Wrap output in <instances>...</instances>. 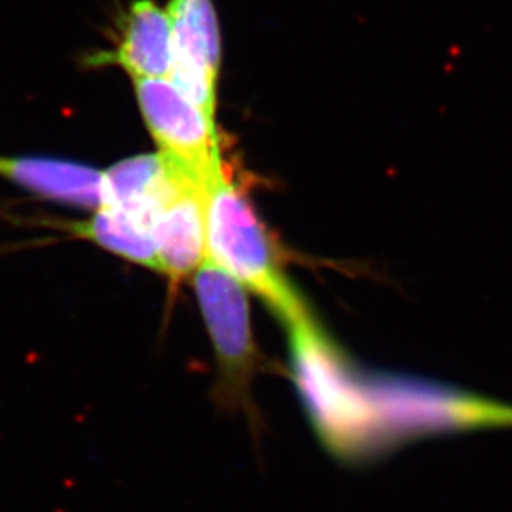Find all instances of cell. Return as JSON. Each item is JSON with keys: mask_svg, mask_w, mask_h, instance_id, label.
Wrapping results in <instances>:
<instances>
[{"mask_svg": "<svg viewBox=\"0 0 512 512\" xmlns=\"http://www.w3.org/2000/svg\"><path fill=\"white\" fill-rule=\"evenodd\" d=\"M207 248L208 258L260 296L288 330L313 321L278 265L255 210L225 170L208 187Z\"/></svg>", "mask_w": 512, "mask_h": 512, "instance_id": "1", "label": "cell"}, {"mask_svg": "<svg viewBox=\"0 0 512 512\" xmlns=\"http://www.w3.org/2000/svg\"><path fill=\"white\" fill-rule=\"evenodd\" d=\"M290 340L296 384L323 438L348 451L383 438L368 381L351 370L320 328L313 321L295 326Z\"/></svg>", "mask_w": 512, "mask_h": 512, "instance_id": "2", "label": "cell"}, {"mask_svg": "<svg viewBox=\"0 0 512 512\" xmlns=\"http://www.w3.org/2000/svg\"><path fill=\"white\" fill-rule=\"evenodd\" d=\"M133 82L138 107L160 153L208 190L225 170L215 117L193 104L167 77Z\"/></svg>", "mask_w": 512, "mask_h": 512, "instance_id": "3", "label": "cell"}, {"mask_svg": "<svg viewBox=\"0 0 512 512\" xmlns=\"http://www.w3.org/2000/svg\"><path fill=\"white\" fill-rule=\"evenodd\" d=\"M172 67L167 79L215 117L222 37L213 0H170Z\"/></svg>", "mask_w": 512, "mask_h": 512, "instance_id": "4", "label": "cell"}, {"mask_svg": "<svg viewBox=\"0 0 512 512\" xmlns=\"http://www.w3.org/2000/svg\"><path fill=\"white\" fill-rule=\"evenodd\" d=\"M193 275L220 368L230 380L242 381L250 375L256 358L245 286L208 256Z\"/></svg>", "mask_w": 512, "mask_h": 512, "instance_id": "5", "label": "cell"}, {"mask_svg": "<svg viewBox=\"0 0 512 512\" xmlns=\"http://www.w3.org/2000/svg\"><path fill=\"white\" fill-rule=\"evenodd\" d=\"M207 193L200 183L183 178L150 218L160 271L172 280L192 275L207 260Z\"/></svg>", "mask_w": 512, "mask_h": 512, "instance_id": "6", "label": "cell"}, {"mask_svg": "<svg viewBox=\"0 0 512 512\" xmlns=\"http://www.w3.org/2000/svg\"><path fill=\"white\" fill-rule=\"evenodd\" d=\"M89 67H120L133 80L163 79L172 67V22L155 0H135L120 15L110 49L95 50Z\"/></svg>", "mask_w": 512, "mask_h": 512, "instance_id": "7", "label": "cell"}, {"mask_svg": "<svg viewBox=\"0 0 512 512\" xmlns=\"http://www.w3.org/2000/svg\"><path fill=\"white\" fill-rule=\"evenodd\" d=\"M0 177L50 202L87 210L104 207V172L84 163L0 155Z\"/></svg>", "mask_w": 512, "mask_h": 512, "instance_id": "8", "label": "cell"}, {"mask_svg": "<svg viewBox=\"0 0 512 512\" xmlns=\"http://www.w3.org/2000/svg\"><path fill=\"white\" fill-rule=\"evenodd\" d=\"M60 227L74 237L90 240L125 260L160 271L152 235L142 223L119 208L102 207L95 210L89 220L60 223Z\"/></svg>", "mask_w": 512, "mask_h": 512, "instance_id": "9", "label": "cell"}]
</instances>
